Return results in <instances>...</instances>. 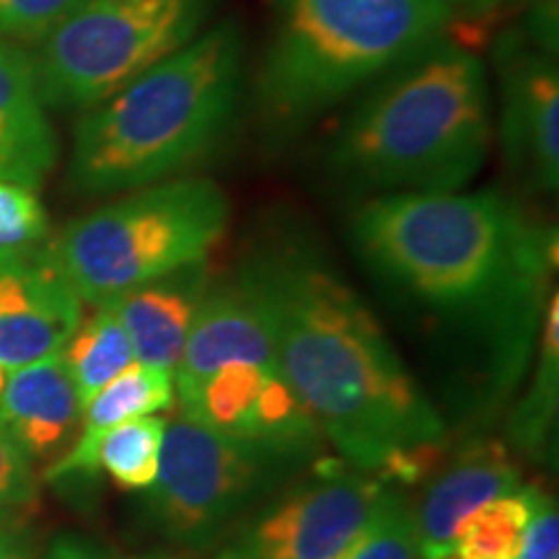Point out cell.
I'll return each mask as SVG.
<instances>
[{
  "mask_svg": "<svg viewBox=\"0 0 559 559\" xmlns=\"http://www.w3.org/2000/svg\"><path fill=\"white\" fill-rule=\"evenodd\" d=\"M50 234V218L26 187L0 181V249H21L41 243Z\"/></svg>",
  "mask_w": 559,
  "mask_h": 559,
  "instance_id": "obj_24",
  "label": "cell"
},
{
  "mask_svg": "<svg viewBox=\"0 0 559 559\" xmlns=\"http://www.w3.org/2000/svg\"><path fill=\"white\" fill-rule=\"evenodd\" d=\"M349 239L383 288L472 349L489 386L528 368L557 267V230L498 190L379 194Z\"/></svg>",
  "mask_w": 559,
  "mask_h": 559,
  "instance_id": "obj_1",
  "label": "cell"
},
{
  "mask_svg": "<svg viewBox=\"0 0 559 559\" xmlns=\"http://www.w3.org/2000/svg\"><path fill=\"white\" fill-rule=\"evenodd\" d=\"M37 502L32 459L0 430V508L24 510Z\"/></svg>",
  "mask_w": 559,
  "mask_h": 559,
  "instance_id": "obj_26",
  "label": "cell"
},
{
  "mask_svg": "<svg viewBox=\"0 0 559 559\" xmlns=\"http://www.w3.org/2000/svg\"><path fill=\"white\" fill-rule=\"evenodd\" d=\"M174 373L160 368L132 362L117 379L96 391L81 407V436L66 456H60L47 469L45 477L52 485H73L88 481L99 474L96 466V445L102 436L128 419L143 415H158L174 407Z\"/></svg>",
  "mask_w": 559,
  "mask_h": 559,
  "instance_id": "obj_18",
  "label": "cell"
},
{
  "mask_svg": "<svg viewBox=\"0 0 559 559\" xmlns=\"http://www.w3.org/2000/svg\"><path fill=\"white\" fill-rule=\"evenodd\" d=\"M143 559H171V557H143Z\"/></svg>",
  "mask_w": 559,
  "mask_h": 559,
  "instance_id": "obj_34",
  "label": "cell"
},
{
  "mask_svg": "<svg viewBox=\"0 0 559 559\" xmlns=\"http://www.w3.org/2000/svg\"><path fill=\"white\" fill-rule=\"evenodd\" d=\"M45 559H109V555L96 547L94 542L83 539V536L62 534L52 542V547L47 549Z\"/></svg>",
  "mask_w": 559,
  "mask_h": 559,
  "instance_id": "obj_30",
  "label": "cell"
},
{
  "mask_svg": "<svg viewBox=\"0 0 559 559\" xmlns=\"http://www.w3.org/2000/svg\"><path fill=\"white\" fill-rule=\"evenodd\" d=\"M521 5L523 24L519 29L528 41L555 55L559 50V0H513Z\"/></svg>",
  "mask_w": 559,
  "mask_h": 559,
  "instance_id": "obj_28",
  "label": "cell"
},
{
  "mask_svg": "<svg viewBox=\"0 0 559 559\" xmlns=\"http://www.w3.org/2000/svg\"><path fill=\"white\" fill-rule=\"evenodd\" d=\"M270 321L283 379L353 469L381 477L445 423L373 311L309 241L264 243L239 270Z\"/></svg>",
  "mask_w": 559,
  "mask_h": 559,
  "instance_id": "obj_2",
  "label": "cell"
},
{
  "mask_svg": "<svg viewBox=\"0 0 559 559\" xmlns=\"http://www.w3.org/2000/svg\"><path fill=\"white\" fill-rule=\"evenodd\" d=\"M0 559H37V539L21 510L0 508Z\"/></svg>",
  "mask_w": 559,
  "mask_h": 559,
  "instance_id": "obj_29",
  "label": "cell"
},
{
  "mask_svg": "<svg viewBox=\"0 0 559 559\" xmlns=\"http://www.w3.org/2000/svg\"><path fill=\"white\" fill-rule=\"evenodd\" d=\"M9 376H11V370L0 366V396H3V389H5V383H9Z\"/></svg>",
  "mask_w": 559,
  "mask_h": 559,
  "instance_id": "obj_33",
  "label": "cell"
},
{
  "mask_svg": "<svg viewBox=\"0 0 559 559\" xmlns=\"http://www.w3.org/2000/svg\"><path fill=\"white\" fill-rule=\"evenodd\" d=\"M270 469L272 461L179 409L166 423L158 477L148 487L151 519L169 542L213 547L260 492Z\"/></svg>",
  "mask_w": 559,
  "mask_h": 559,
  "instance_id": "obj_8",
  "label": "cell"
},
{
  "mask_svg": "<svg viewBox=\"0 0 559 559\" xmlns=\"http://www.w3.org/2000/svg\"><path fill=\"white\" fill-rule=\"evenodd\" d=\"M218 559H249V557H247V555H243V551H241L239 547H234V549L223 551V555H221Z\"/></svg>",
  "mask_w": 559,
  "mask_h": 559,
  "instance_id": "obj_32",
  "label": "cell"
},
{
  "mask_svg": "<svg viewBox=\"0 0 559 559\" xmlns=\"http://www.w3.org/2000/svg\"><path fill=\"white\" fill-rule=\"evenodd\" d=\"M177 402L205 428L272 464L311 456L326 440L280 368L230 362L179 394Z\"/></svg>",
  "mask_w": 559,
  "mask_h": 559,
  "instance_id": "obj_9",
  "label": "cell"
},
{
  "mask_svg": "<svg viewBox=\"0 0 559 559\" xmlns=\"http://www.w3.org/2000/svg\"><path fill=\"white\" fill-rule=\"evenodd\" d=\"M383 489L366 472H321L264 510L236 544L249 559H340Z\"/></svg>",
  "mask_w": 559,
  "mask_h": 559,
  "instance_id": "obj_10",
  "label": "cell"
},
{
  "mask_svg": "<svg viewBox=\"0 0 559 559\" xmlns=\"http://www.w3.org/2000/svg\"><path fill=\"white\" fill-rule=\"evenodd\" d=\"M243 70L247 41L228 19L83 109L73 132L70 187L83 194L132 192L200 166L236 120Z\"/></svg>",
  "mask_w": 559,
  "mask_h": 559,
  "instance_id": "obj_3",
  "label": "cell"
},
{
  "mask_svg": "<svg viewBox=\"0 0 559 559\" xmlns=\"http://www.w3.org/2000/svg\"><path fill=\"white\" fill-rule=\"evenodd\" d=\"M521 485L519 466L500 440H474L440 472L415 508L423 559H449L456 531L469 513L487 500L515 492Z\"/></svg>",
  "mask_w": 559,
  "mask_h": 559,
  "instance_id": "obj_15",
  "label": "cell"
},
{
  "mask_svg": "<svg viewBox=\"0 0 559 559\" xmlns=\"http://www.w3.org/2000/svg\"><path fill=\"white\" fill-rule=\"evenodd\" d=\"M60 358L83 407L96 391L135 362V353L115 311L107 304H99L88 317H81L75 332L60 349Z\"/></svg>",
  "mask_w": 559,
  "mask_h": 559,
  "instance_id": "obj_19",
  "label": "cell"
},
{
  "mask_svg": "<svg viewBox=\"0 0 559 559\" xmlns=\"http://www.w3.org/2000/svg\"><path fill=\"white\" fill-rule=\"evenodd\" d=\"M489 140L485 62L461 41L440 39L349 111L326 164L366 192H461L485 166Z\"/></svg>",
  "mask_w": 559,
  "mask_h": 559,
  "instance_id": "obj_4",
  "label": "cell"
},
{
  "mask_svg": "<svg viewBox=\"0 0 559 559\" xmlns=\"http://www.w3.org/2000/svg\"><path fill=\"white\" fill-rule=\"evenodd\" d=\"M58 153L34 58L21 45L0 39V181L37 192L58 164Z\"/></svg>",
  "mask_w": 559,
  "mask_h": 559,
  "instance_id": "obj_16",
  "label": "cell"
},
{
  "mask_svg": "<svg viewBox=\"0 0 559 559\" xmlns=\"http://www.w3.org/2000/svg\"><path fill=\"white\" fill-rule=\"evenodd\" d=\"M443 0H275L257 70L264 128L300 132L366 83L430 50L451 32Z\"/></svg>",
  "mask_w": 559,
  "mask_h": 559,
  "instance_id": "obj_5",
  "label": "cell"
},
{
  "mask_svg": "<svg viewBox=\"0 0 559 559\" xmlns=\"http://www.w3.org/2000/svg\"><path fill=\"white\" fill-rule=\"evenodd\" d=\"M215 0H79L34 58L45 107L88 109L205 32Z\"/></svg>",
  "mask_w": 559,
  "mask_h": 559,
  "instance_id": "obj_7",
  "label": "cell"
},
{
  "mask_svg": "<svg viewBox=\"0 0 559 559\" xmlns=\"http://www.w3.org/2000/svg\"><path fill=\"white\" fill-rule=\"evenodd\" d=\"M500 86V145L510 171L544 192L559 185V68L515 29L492 50Z\"/></svg>",
  "mask_w": 559,
  "mask_h": 559,
  "instance_id": "obj_11",
  "label": "cell"
},
{
  "mask_svg": "<svg viewBox=\"0 0 559 559\" xmlns=\"http://www.w3.org/2000/svg\"><path fill=\"white\" fill-rule=\"evenodd\" d=\"M228 223L230 202L215 181L177 177L68 223L50 251L81 304L99 306L166 272L207 262Z\"/></svg>",
  "mask_w": 559,
  "mask_h": 559,
  "instance_id": "obj_6",
  "label": "cell"
},
{
  "mask_svg": "<svg viewBox=\"0 0 559 559\" xmlns=\"http://www.w3.org/2000/svg\"><path fill=\"white\" fill-rule=\"evenodd\" d=\"M166 419L143 415L107 430L96 445V466L124 489H148L158 477Z\"/></svg>",
  "mask_w": 559,
  "mask_h": 559,
  "instance_id": "obj_21",
  "label": "cell"
},
{
  "mask_svg": "<svg viewBox=\"0 0 559 559\" xmlns=\"http://www.w3.org/2000/svg\"><path fill=\"white\" fill-rule=\"evenodd\" d=\"M79 0H0V39L41 41Z\"/></svg>",
  "mask_w": 559,
  "mask_h": 559,
  "instance_id": "obj_25",
  "label": "cell"
},
{
  "mask_svg": "<svg viewBox=\"0 0 559 559\" xmlns=\"http://www.w3.org/2000/svg\"><path fill=\"white\" fill-rule=\"evenodd\" d=\"M213 283L207 262L187 264L107 300L128 334L135 360L174 373L192 321Z\"/></svg>",
  "mask_w": 559,
  "mask_h": 559,
  "instance_id": "obj_14",
  "label": "cell"
},
{
  "mask_svg": "<svg viewBox=\"0 0 559 559\" xmlns=\"http://www.w3.org/2000/svg\"><path fill=\"white\" fill-rule=\"evenodd\" d=\"M559 551V519L557 508L547 495L536 489L534 510L523 531L519 559H557Z\"/></svg>",
  "mask_w": 559,
  "mask_h": 559,
  "instance_id": "obj_27",
  "label": "cell"
},
{
  "mask_svg": "<svg viewBox=\"0 0 559 559\" xmlns=\"http://www.w3.org/2000/svg\"><path fill=\"white\" fill-rule=\"evenodd\" d=\"M536 487L487 500L456 531L449 559H519L523 531L534 510Z\"/></svg>",
  "mask_w": 559,
  "mask_h": 559,
  "instance_id": "obj_20",
  "label": "cell"
},
{
  "mask_svg": "<svg viewBox=\"0 0 559 559\" xmlns=\"http://www.w3.org/2000/svg\"><path fill=\"white\" fill-rule=\"evenodd\" d=\"M445 9L451 11V16H469V19H479V16H489L500 9L506 0H443Z\"/></svg>",
  "mask_w": 559,
  "mask_h": 559,
  "instance_id": "obj_31",
  "label": "cell"
},
{
  "mask_svg": "<svg viewBox=\"0 0 559 559\" xmlns=\"http://www.w3.org/2000/svg\"><path fill=\"white\" fill-rule=\"evenodd\" d=\"M539 362L536 376L531 381L528 396L521 402L513 417V436L521 445L534 449L549 432V423L557 409V386H559V296L551 293L544 309L539 326Z\"/></svg>",
  "mask_w": 559,
  "mask_h": 559,
  "instance_id": "obj_22",
  "label": "cell"
},
{
  "mask_svg": "<svg viewBox=\"0 0 559 559\" xmlns=\"http://www.w3.org/2000/svg\"><path fill=\"white\" fill-rule=\"evenodd\" d=\"M81 317L50 243L0 249V366L16 370L58 355Z\"/></svg>",
  "mask_w": 559,
  "mask_h": 559,
  "instance_id": "obj_12",
  "label": "cell"
},
{
  "mask_svg": "<svg viewBox=\"0 0 559 559\" xmlns=\"http://www.w3.org/2000/svg\"><path fill=\"white\" fill-rule=\"evenodd\" d=\"M340 559H423L415 506L400 489L383 485L360 534Z\"/></svg>",
  "mask_w": 559,
  "mask_h": 559,
  "instance_id": "obj_23",
  "label": "cell"
},
{
  "mask_svg": "<svg viewBox=\"0 0 559 559\" xmlns=\"http://www.w3.org/2000/svg\"><path fill=\"white\" fill-rule=\"evenodd\" d=\"M81 423V402L60 353L11 370L0 396V430L32 461L66 449Z\"/></svg>",
  "mask_w": 559,
  "mask_h": 559,
  "instance_id": "obj_17",
  "label": "cell"
},
{
  "mask_svg": "<svg viewBox=\"0 0 559 559\" xmlns=\"http://www.w3.org/2000/svg\"><path fill=\"white\" fill-rule=\"evenodd\" d=\"M230 362L280 368L270 321L239 277L213 280L174 370V394H185Z\"/></svg>",
  "mask_w": 559,
  "mask_h": 559,
  "instance_id": "obj_13",
  "label": "cell"
}]
</instances>
